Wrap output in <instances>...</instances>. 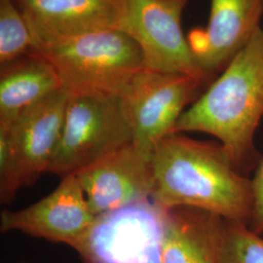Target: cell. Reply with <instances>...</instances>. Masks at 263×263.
<instances>
[{
  "mask_svg": "<svg viewBox=\"0 0 263 263\" xmlns=\"http://www.w3.org/2000/svg\"><path fill=\"white\" fill-rule=\"evenodd\" d=\"M151 201L162 210L190 208L249 226L252 179L243 176L223 146L173 133L152 153Z\"/></svg>",
  "mask_w": 263,
  "mask_h": 263,
  "instance_id": "6da1fadb",
  "label": "cell"
},
{
  "mask_svg": "<svg viewBox=\"0 0 263 263\" xmlns=\"http://www.w3.org/2000/svg\"><path fill=\"white\" fill-rule=\"evenodd\" d=\"M263 118V29L259 28L179 118L175 133L214 136L236 166L255 157L254 139Z\"/></svg>",
  "mask_w": 263,
  "mask_h": 263,
  "instance_id": "7a4b0ae2",
  "label": "cell"
},
{
  "mask_svg": "<svg viewBox=\"0 0 263 263\" xmlns=\"http://www.w3.org/2000/svg\"><path fill=\"white\" fill-rule=\"evenodd\" d=\"M53 66L69 95H120L133 76L144 69L139 44L119 29H104L31 49Z\"/></svg>",
  "mask_w": 263,
  "mask_h": 263,
  "instance_id": "3957f363",
  "label": "cell"
},
{
  "mask_svg": "<svg viewBox=\"0 0 263 263\" xmlns=\"http://www.w3.org/2000/svg\"><path fill=\"white\" fill-rule=\"evenodd\" d=\"M134 141L119 95H69L61 138L47 173L66 177Z\"/></svg>",
  "mask_w": 263,
  "mask_h": 263,
  "instance_id": "277c9868",
  "label": "cell"
},
{
  "mask_svg": "<svg viewBox=\"0 0 263 263\" xmlns=\"http://www.w3.org/2000/svg\"><path fill=\"white\" fill-rule=\"evenodd\" d=\"M69 94L61 89L0 128V198L8 203L47 173L65 121Z\"/></svg>",
  "mask_w": 263,
  "mask_h": 263,
  "instance_id": "5b68a950",
  "label": "cell"
},
{
  "mask_svg": "<svg viewBox=\"0 0 263 263\" xmlns=\"http://www.w3.org/2000/svg\"><path fill=\"white\" fill-rule=\"evenodd\" d=\"M165 211L142 201L97 216L74 248L83 263H164Z\"/></svg>",
  "mask_w": 263,
  "mask_h": 263,
  "instance_id": "8992f818",
  "label": "cell"
},
{
  "mask_svg": "<svg viewBox=\"0 0 263 263\" xmlns=\"http://www.w3.org/2000/svg\"><path fill=\"white\" fill-rule=\"evenodd\" d=\"M188 0H122L118 29L141 49L144 68L193 76L204 83L213 77L198 66L181 28Z\"/></svg>",
  "mask_w": 263,
  "mask_h": 263,
  "instance_id": "52a82bcc",
  "label": "cell"
},
{
  "mask_svg": "<svg viewBox=\"0 0 263 263\" xmlns=\"http://www.w3.org/2000/svg\"><path fill=\"white\" fill-rule=\"evenodd\" d=\"M204 83L193 76L142 69L120 93L131 126L134 143L153 153L165 138L175 133L188 104L196 101Z\"/></svg>",
  "mask_w": 263,
  "mask_h": 263,
  "instance_id": "ba28073f",
  "label": "cell"
},
{
  "mask_svg": "<svg viewBox=\"0 0 263 263\" xmlns=\"http://www.w3.org/2000/svg\"><path fill=\"white\" fill-rule=\"evenodd\" d=\"M73 175L96 216L147 201L153 193L152 153L134 142Z\"/></svg>",
  "mask_w": 263,
  "mask_h": 263,
  "instance_id": "9c48e42d",
  "label": "cell"
},
{
  "mask_svg": "<svg viewBox=\"0 0 263 263\" xmlns=\"http://www.w3.org/2000/svg\"><path fill=\"white\" fill-rule=\"evenodd\" d=\"M96 218L78 179L72 174L64 177L51 194L36 203L19 211H2L0 229L2 232L20 231L74 249L89 232Z\"/></svg>",
  "mask_w": 263,
  "mask_h": 263,
  "instance_id": "30bf717a",
  "label": "cell"
},
{
  "mask_svg": "<svg viewBox=\"0 0 263 263\" xmlns=\"http://www.w3.org/2000/svg\"><path fill=\"white\" fill-rule=\"evenodd\" d=\"M28 24L32 48L104 29H118L122 0H14ZM30 49V50H31Z\"/></svg>",
  "mask_w": 263,
  "mask_h": 263,
  "instance_id": "8fae6325",
  "label": "cell"
},
{
  "mask_svg": "<svg viewBox=\"0 0 263 263\" xmlns=\"http://www.w3.org/2000/svg\"><path fill=\"white\" fill-rule=\"evenodd\" d=\"M263 0H212L206 28L188 33L190 51L198 66L214 77L260 28Z\"/></svg>",
  "mask_w": 263,
  "mask_h": 263,
  "instance_id": "7c38bea8",
  "label": "cell"
},
{
  "mask_svg": "<svg viewBox=\"0 0 263 263\" xmlns=\"http://www.w3.org/2000/svg\"><path fill=\"white\" fill-rule=\"evenodd\" d=\"M61 89L56 70L35 53L1 66L0 128H8L24 110Z\"/></svg>",
  "mask_w": 263,
  "mask_h": 263,
  "instance_id": "4fadbf2b",
  "label": "cell"
},
{
  "mask_svg": "<svg viewBox=\"0 0 263 263\" xmlns=\"http://www.w3.org/2000/svg\"><path fill=\"white\" fill-rule=\"evenodd\" d=\"M221 220L219 216L196 209L165 211L164 263H216Z\"/></svg>",
  "mask_w": 263,
  "mask_h": 263,
  "instance_id": "5bb4252c",
  "label": "cell"
},
{
  "mask_svg": "<svg viewBox=\"0 0 263 263\" xmlns=\"http://www.w3.org/2000/svg\"><path fill=\"white\" fill-rule=\"evenodd\" d=\"M216 263H263V239L249 226L223 219L216 241Z\"/></svg>",
  "mask_w": 263,
  "mask_h": 263,
  "instance_id": "9a60e30c",
  "label": "cell"
},
{
  "mask_svg": "<svg viewBox=\"0 0 263 263\" xmlns=\"http://www.w3.org/2000/svg\"><path fill=\"white\" fill-rule=\"evenodd\" d=\"M32 48L28 24L14 0H0V64L25 56Z\"/></svg>",
  "mask_w": 263,
  "mask_h": 263,
  "instance_id": "2e32d148",
  "label": "cell"
},
{
  "mask_svg": "<svg viewBox=\"0 0 263 263\" xmlns=\"http://www.w3.org/2000/svg\"><path fill=\"white\" fill-rule=\"evenodd\" d=\"M253 212L249 227L256 234L263 232V159L252 179Z\"/></svg>",
  "mask_w": 263,
  "mask_h": 263,
  "instance_id": "e0dca14e",
  "label": "cell"
},
{
  "mask_svg": "<svg viewBox=\"0 0 263 263\" xmlns=\"http://www.w3.org/2000/svg\"><path fill=\"white\" fill-rule=\"evenodd\" d=\"M23 263H27V262H23Z\"/></svg>",
  "mask_w": 263,
  "mask_h": 263,
  "instance_id": "ac0fdd59",
  "label": "cell"
}]
</instances>
